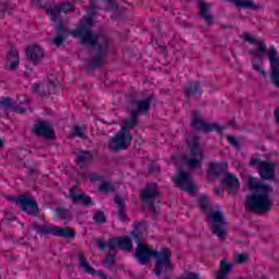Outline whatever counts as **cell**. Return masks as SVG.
<instances>
[{
  "label": "cell",
  "instance_id": "cell-4",
  "mask_svg": "<svg viewBox=\"0 0 279 279\" xmlns=\"http://www.w3.org/2000/svg\"><path fill=\"white\" fill-rule=\"evenodd\" d=\"M129 130L127 127H124L111 138L108 147L112 152H122L129 148L132 142V135Z\"/></svg>",
  "mask_w": 279,
  "mask_h": 279
},
{
  "label": "cell",
  "instance_id": "cell-18",
  "mask_svg": "<svg viewBox=\"0 0 279 279\" xmlns=\"http://www.w3.org/2000/svg\"><path fill=\"white\" fill-rule=\"evenodd\" d=\"M193 125L198 130H202V131L205 133L215 132V131L220 130L219 126H216V125H213V124L208 123V122L205 121L204 120H203L201 117H198V116H196L194 117Z\"/></svg>",
  "mask_w": 279,
  "mask_h": 279
},
{
  "label": "cell",
  "instance_id": "cell-22",
  "mask_svg": "<svg viewBox=\"0 0 279 279\" xmlns=\"http://www.w3.org/2000/svg\"><path fill=\"white\" fill-rule=\"evenodd\" d=\"M92 156L90 152L80 151L76 156V163L80 167L85 166L92 161Z\"/></svg>",
  "mask_w": 279,
  "mask_h": 279
},
{
  "label": "cell",
  "instance_id": "cell-19",
  "mask_svg": "<svg viewBox=\"0 0 279 279\" xmlns=\"http://www.w3.org/2000/svg\"><path fill=\"white\" fill-rule=\"evenodd\" d=\"M79 263L82 270L84 271L87 274L92 275V276H99V277H107L106 275L102 274L99 271L95 270V268H92L91 264L88 263V260H87L85 256L83 254H80L79 255Z\"/></svg>",
  "mask_w": 279,
  "mask_h": 279
},
{
  "label": "cell",
  "instance_id": "cell-16",
  "mask_svg": "<svg viewBox=\"0 0 279 279\" xmlns=\"http://www.w3.org/2000/svg\"><path fill=\"white\" fill-rule=\"evenodd\" d=\"M228 164L225 162H211L207 169V177L210 180H216L227 173Z\"/></svg>",
  "mask_w": 279,
  "mask_h": 279
},
{
  "label": "cell",
  "instance_id": "cell-1",
  "mask_svg": "<svg viewBox=\"0 0 279 279\" xmlns=\"http://www.w3.org/2000/svg\"><path fill=\"white\" fill-rule=\"evenodd\" d=\"M34 230L40 235L61 237L64 239H74L76 231L70 227L58 226L50 224H33Z\"/></svg>",
  "mask_w": 279,
  "mask_h": 279
},
{
  "label": "cell",
  "instance_id": "cell-7",
  "mask_svg": "<svg viewBox=\"0 0 279 279\" xmlns=\"http://www.w3.org/2000/svg\"><path fill=\"white\" fill-rule=\"evenodd\" d=\"M155 258L156 259V262L154 273L161 275L165 271L172 268L171 251H169V249L163 248L161 251L156 253Z\"/></svg>",
  "mask_w": 279,
  "mask_h": 279
},
{
  "label": "cell",
  "instance_id": "cell-15",
  "mask_svg": "<svg viewBox=\"0 0 279 279\" xmlns=\"http://www.w3.org/2000/svg\"><path fill=\"white\" fill-rule=\"evenodd\" d=\"M159 196L158 187L154 182H149L146 185L141 193V199L143 203L152 204Z\"/></svg>",
  "mask_w": 279,
  "mask_h": 279
},
{
  "label": "cell",
  "instance_id": "cell-24",
  "mask_svg": "<svg viewBox=\"0 0 279 279\" xmlns=\"http://www.w3.org/2000/svg\"><path fill=\"white\" fill-rule=\"evenodd\" d=\"M231 268H232V264L229 261L223 260L220 263V270L218 271L217 277H226L227 275L229 274V272H230Z\"/></svg>",
  "mask_w": 279,
  "mask_h": 279
},
{
  "label": "cell",
  "instance_id": "cell-13",
  "mask_svg": "<svg viewBox=\"0 0 279 279\" xmlns=\"http://www.w3.org/2000/svg\"><path fill=\"white\" fill-rule=\"evenodd\" d=\"M269 64H270V75L272 82L276 87L278 86V60L277 50L274 47H270L268 51Z\"/></svg>",
  "mask_w": 279,
  "mask_h": 279
},
{
  "label": "cell",
  "instance_id": "cell-5",
  "mask_svg": "<svg viewBox=\"0 0 279 279\" xmlns=\"http://www.w3.org/2000/svg\"><path fill=\"white\" fill-rule=\"evenodd\" d=\"M173 182L176 188L190 195L195 194L198 191V186L196 184L194 178L183 170H179L174 174Z\"/></svg>",
  "mask_w": 279,
  "mask_h": 279
},
{
  "label": "cell",
  "instance_id": "cell-17",
  "mask_svg": "<svg viewBox=\"0 0 279 279\" xmlns=\"http://www.w3.org/2000/svg\"><path fill=\"white\" fill-rule=\"evenodd\" d=\"M0 108L2 110L6 111L11 113H15V114H25L26 113V109L22 106L17 104L14 100L9 98H4L0 99Z\"/></svg>",
  "mask_w": 279,
  "mask_h": 279
},
{
  "label": "cell",
  "instance_id": "cell-25",
  "mask_svg": "<svg viewBox=\"0 0 279 279\" xmlns=\"http://www.w3.org/2000/svg\"><path fill=\"white\" fill-rule=\"evenodd\" d=\"M199 4H200L201 16L204 18L206 22L211 23V22H212V17L210 14L209 8H208L206 3L203 2V0H200Z\"/></svg>",
  "mask_w": 279,
  "mask_h": 279
},
{
  "label": "cell",
  "instance_id": "cell-21",
  "mask_svg": "<svg viewBox=\"0 0 279 279\" xmlns=\"http://www.w3.org/2000/svg\"><path fill=\"white\" fill-rule=\"evenodd\" d=\"M237 9H247V10H255L259 9L254 0H225Z\"/></svg>",
  "mask_w": 279,
  "mask_h": 279
},
{
  "label": "cell",
  "instance_id": "cell-26",
  "mask_svg": "<svg viewBox=\"0 0 279 279\" xmlns=\"http://www.w3.org/2000/svg\"><path fill=\"white\" fill-rule=\"evenodd\" d=\"M211 224H223L225 221V218L222 212L219 211H214L210 216Z\"/></svg>",
  "mask_w": 279,
  "mask_h": 279
},
{
  "label": "cell",
  "instance_id": "cell-27",
  "mask_svg": "<svg viewBox=\"0 0 279 279\" xmlns=\"http://www.w3.org/2000/svg\"><path fill=\"white\" fill-rule=\"evenodd\" d=\"M92 220H94L95 224H99V225L105 224L107 222V217H106L105 213L102 211H96L94 216H92Z\"/></svg>",
  "mask_w": 279,
  "mask_h": 279
},
{
  "label": "cell",
  "instance_id": "cell-23",
  "mask_svg": "<svg viewBox=\"0 0 279 279\" xmlns=\"http://www.w3.org/2000/svg\"><path fill=\"white\" fill-rule=\"evenodd\" d=\"M249 185H250V187H251V189L257 190V191L266 192L269 189V187L264 184V182H261V181H259L255 178H250V180H249Z\"/></svg>",
  "mask_w": 279,
  "mask_h": 279
},
{
  "label": "cell",
  "instance_id": "cell-8",
  "mask_svg": "<svg viewBox=\"0 0 279 279\" xmlns=\"http://www.w3.org/2000/svg\"><path fill=\"white\" fill-rule=\"evenodd\" d=\"M106 247L114 251H130L133 248V242L127 236L113 237L108 242H105V248Z\"/></svg>",
  "mask_w": 279,
  "mask_h": 279
},
{
  "label": "cell",
  "instance_id": "cell-12",
  "mask_svg": "<svg viewBox=\"0 0 279 279\" xmlns=\"http://www.w3.org/2000/svg\"><path fill=\"white\" fill-rule=\"evenodd\" d=\"M25 53H26L27 59L33 63L41 62L45 56L44 49L37 44H31L27 46V49L25 50Z\"/></svg>",
  "mask_w": 279,
  "mask_h": 279
},
{
  "label": "cell",
  "instance_id": "cell-11",
  "mask_svg": "<svg viewBox=\"0 0 279 279\" xmlns=\"http://www.w3.org/2000/svg\"><path fill=\"white\" fill-rule=\"evenodd\" d=\"M257 170L264 180L272 181L276 175V167L273 163L261 161L258 162Z\"/></svg>",
  "mask_w": 279,
  "mask_h": 279
},
{
  "label": "cell",
  "instance_id": "cell-6",
  "mask_svg": "<svg viewBox=\"0 0 279 279\" xmlns=\"http://www.w3.org/2000/svg\"><path fill=\"white\" fill-rule=\"evenodd\" d=\"M32 132L35 136L40 137L46 140L56 139L55 129L49 121L39 120L32 127Z\"/></svg>",
  "mask_w": 279,
  "mask_h": 279
},
{
  "label": "cell",
  "instance_id": "cell-20",
  "mask_svg": "<svg viewBox=\"0 0 279 279\" xmlns=\"http://www.w3.org/2000/svg\"><path fill=\"white\" fill-rule=\"evenodd\" d=\"M19 62H20L19 53L15 48H13L8 52L7 57H6L7 67L10 70H16L19 66Z\"/></svg>",
  "mask_w": 279,
  "mask_h": 279
},
{
  "label": "cell",
  "instance_id": "cell-3",
  "mask_svg": "<svg viewBox=\"0 0 279 279\" xmlns=\"http://www.w3.org/2000/svg\"><path fill=\"white\" fill-rule=\"evenodd\" d=\"M9 202L15 204L18 207L22 212H24L27 216H39L40 214V207L35 198H32L29 194H19L17 196H9L7 197Z\"/></svg>",
  "mask_w": 279,
  "mask_h": 279
},
{
  "label": "cell",
  "instance_id": "cell-14",
  "mask_svg": "<svg viewBox=\"0 0 279 279\" xmlns=\"http://www.w3.org/2000/svg\"><path fill=\"white\" fill-rule=\"evenodd\" d=\"M221 186L227 192L236 194L237 192L239 191L241 183L235 174H232V173H226L223 178Z\"/></svg>",
  "mask_w": 279,
  "mask_h": 279
},
{
  "label": "cell",
  "instance_id": "cell-10",
  "mask_svg": "<svg viewBox=\"0 0 279 279\" xmlns=\"http://www.w3.org/2000/svg\"><path fill=\"white\" fill-rule=\"evenodd\" d=\"M156 252L149 245L141 243L135 251V256L141 264H147L156 256Z\"/></svg>",
  "mask_w": 279,
  "mask_h": 279
},
{
  "label": "cell",
  "instance_id": "cell-9",
  "mask_svg": "<svg viewBox=\"0 0 279 279\" xmlns=\"http://www.w3.org/2000/svg\"><path fill=\"white\" fill-rule=\"evenodd\" d=\"M69 197L71 202L75 205H79L82 207H90L92 204V198L76 186H74L70 189Z\"/></svg>",
  "mask_w": 279,
  "mask_h": 279
},
{
  "label": "cell",
  "instance_id": "cell-2",
  "mask_svg": "<svg viewBox=\"0 0 279 279\" xmlns=\"http://www.w3.org/2000/svg\"><path fill=\"white\" fill-rule=\"evenodd\" d=\"M245 205L251 213L264 215L272 209V202L266 194H253L246 198Z\"/></svg>",
  "mask_w": 279,
  "mask_h": 279
},
{
  "label": "cell",
  "instance_id": "cell-29",
  "mask_svg": "<svg viewBox=\"0 0 279 279\" xmlns=\"http://www.w3.org/2000/svg\"><path fill=\"white\" fill-rule=\"evenodd\" d=\"M72 136L74 137H83L84 136V132L83 129L80 126H77L73 128Z\"/></svg>",
  "mask_w": 279,
  "mask_h": 279
},
{
  "label": "cell",
  "instance_id": "cell-28",
  "mask_svg": "<svg viewBox=\"0 0 279 279\" xmlns=\"http://www.w3.org/2000/svg\"><path fill=\"white\" fill-rule=\"evenodd\" d=\"M114 186L111 182H104L98 187L99 193L104 194H108L114 191Z\"/></svg>",
  "mask_w": 279,
  "mask_h": 279
},
{
  "label": "cell",
  "instance_id": "cell-30",
  "mask_svg": "<svg viewBox=\"0 0 279 279\" xmlns=\"http://www.w3.org/2000/svg\"><path fill=\"white\" fill-rule=\"evenodd\" d=\"M4 146H5V142L3 140L2 138L0 137V148H2Z\"/></svg>",
  "mask_w": 279,
  "mask_h": 279
}]
</instances>
